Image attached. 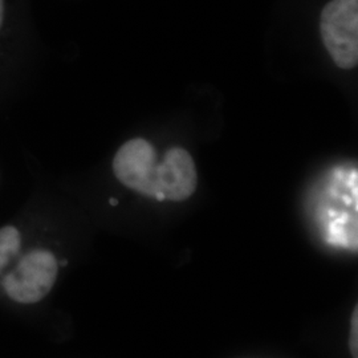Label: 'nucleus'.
I'll return each instance as SVG.
<instances>
[{"label": "nucleus", "instance_id": "obj_2", "mask_svg": "<svg viewBox=\"0 0 358 358\" xmlns=\"http://www.w3.org/2000/svg\"><path fill=\"white\" fill-rule=\"evenodd\" d=\"M59 275V262L51 251L35 250L6 276L3 288L19 304H36L51 292Z\"/></svg>", "mask_w": 358, "mask_h": 358}, {"label": "nucleus", "instance_id": "obj_6", "mask_svg": "<svg viewBox=\"0 0 358 358\" xmlns=\"http://www.w3.org/2000/svg\"><path fill=\"white\" fill-rule=\"evenodd\" d=\"M358 312L357 308H355V312L352 315V329H350V340H349V344H350V352L355 357H357L358 352Z\"/></svg>", "mask_w": 358, "mask_h": 358}, {"label": "nucleus", "instance_id": "obj_3", "mask_svg": "<svg viewBox=\"0 0 358 358\" xmlns=\"http://www.w3.org/2000/svg\"><path fill=\"white\" fill-rule=\"evenodd\" d=\"M157 153L153 145L143 138L125 142L113 159V173L124 186L145 196L154 198V176Z\"/></svg>", "mask_w": 358, "mask_h": 358}, {"label": "nucleus", "instance_id": "obj_8", "mask_svg": "<svg viewBox=\"0 0 358 358\" xmlns=\"http://www.w3.org/2000/svg\"><path fill=\"white\" fill-rule=\"evenodd\" d=\"M110 205H112V206L118 205V201H115V199H110Z\"/></svg>", "mask_w": 358, "mask_h": 358}, {"label": "nucleus", "instance_id": "obj_1", "mask_svg": "<svg viewBox=\"0 0 358 358\" xmlns=\"http://www.w3.org/2000/svg\"><path fill=\"white\" fill-rule=\"evenodd\" d=\"M321 40L333 63L350 71L358 64V0H329L321 10Z\"/></svg>", "mask_w": 358, "mask_h": 358}, {"label": "nucleus", "instance_id": "obj_7", "mask_svg": "<svg viewBox=\"0 0 358 358\" xmlns=\"http://www.w3.org/2000/svg\"><path fill=\"white\" fill-rule=\"evenodd\" d=\"M4 20V0H0V29Z\"/></svg>", "mask_w": 358, "mask_h": 358}, {"label": "nucleus", "instance_id": "obj_5", "mask_svg": "<svg viewBox=\"0 0 358 358\" xmlns=\"http://www.w3.org/2000/svg\"><path fill=\"white\" fill-rule=\"evenodd\" d=\"M22 245V235L13 226L0 229V272L17 255Z\"/></svg>", "mask_w": 358, "mask_h": 358}, {"label": "nucleus", "instance_id": "obj_4", "mask_svg": "<svg viewBox=\"0 0 358 358\" xmlns=\"http://www.w3.org/2000/svg\"><path fill=\"white\" fill-rule=\"evenodd\" d=\"M196 182V167L190 153L182 148H173L155 169L154 198L159 202L165 199L183 202L195 192Z\"/></svg>", "mask_w": 358, "mask_h": 358}]
</instances>
